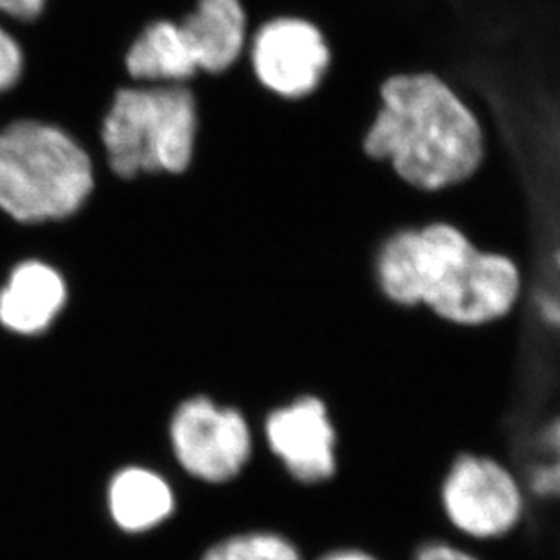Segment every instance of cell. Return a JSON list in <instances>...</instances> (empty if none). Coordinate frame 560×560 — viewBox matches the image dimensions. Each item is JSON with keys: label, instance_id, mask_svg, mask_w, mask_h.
<instances>
[{"label": "cell", "instance_id": "1", "mask_svg": "<svg viewBox=\"0 0 560 560\" xmlns=\"http://www.w3.org/2000/svg\"><path fill=\"white\" fill-rule=\"evenodd\" d=\"M375 279L386 301L420 310L463 329H480L517 313L528 290L518 260L479 248L453 222L400 226L384 238Z\"/></svg>", "mask_w": 560, "mask_h": 560}, {"label": "cell", "instance_id": "2", "mask_svg": "<svg viewBox=\"0 0 560 560\" xmlns=\"http://www.w3.org/2000/svg\"><path fill=\"white\" fill-rule=\"evenodd\" d=\"M368 159L400 183L436 195L469 183L485 166L488 137L475 109L435 73H397L378 86L362 137Z\"/></svg>", "mask_w": 560, "mask_h": 560}, {"label": "cell", "instance_id": "3", "mask_svg": "<svg viewBox=\"0 0 560 560\" xmlns=\"http://www.w3.org/2000/svg\"><path fill=\"white\" fill-rule=\"evenodd\" d=\"M92 188L90 156L59 126L21 119L0 130V210L11 219H65Z\"/></svg>", "mask_w": 560, "mask_h": 560}, {"label": "cell", "instance_id": "4", "mask_svg": "<svg viewBox=\"0 0 560 560\" xmlns=\"http://www.w3.org/2000/svg\"><path fill=\"white\" fill-rule=\"evenodd\" d=\"M197 103L184 84H145L115 93L104 117L109 166L120 177L180 173L194 155Z\"/></svg>", "mask_w": 560, "mask_h": 560}, {"label": "cell", "instance_id": "5", "mask_svg": "<svg viewBox=\"0 0 560 560\" xmlns=\"http://www.w3.org/2000/svg\"><path fill=\"white\" fill-rule=\"evenodd\" d=\"M529 502L523 475L497 453L460 450L439 477V510L464 545L510 539L526 523Z\"/></svg>", "mask_w": 560, "mask_h": 560}, {"label": "cell", "instance_id": "6", "mask_svg": "<svg viewBox=\"0 0 560 560\" xmlns=\"http://www.w3.org/2000/svg\"><path fill=\"white\" fill-rule=\"evenodd\" d=\"M248 49L257 81L282 98L307 97L334 62L326 33L302 16H276L260 24Z\"/></svg>", "mask_w": 560, "mask_h": 560}, {"label": "cell", "instance_id": "7", "mask_svg": "<svg viewBox=\"0 0 560 560\" xmlns=\"http://www.w3.org/2000/svg\"><path fill=\"white\" fill-rule=\"evenodd\" d=\"M175 457L189 475L221 485L248 463L252 435L243 416L208 399L184 402L173 417Z\"/></svg>", "mask_w": 560, "mask_h": 560}, {"label": "cell", "instance_id": "8", "mask_svg": "<svg viewBox=\"0 0 560 560\" xmlns=\"http://www.w3.org/2000/svg\"><path fill=\"white\" fill-rule=\"evenodd\" d=\"M266 435L273 453L296 480L313 485L335 474L337 435L320 400L306 397L280 408L266 422Z\"/></svg>", "mask_w": 560, "mask_h": 560}, {"label": "cell", "instance_id": "9", "mask_svg": "<svg viewBox=\"0 0 560 560\" xmlns=\"http://www.w3.org/2000/svg\"><path fill=\"white\" fill-rule=\"evenodd\" d=\"M199 71L224 73L248 49V13L243 0H197L180 21Z\"/></svg>", "mask_w": 560, "mask_h": 560}, {"label": "cell", "instance_id": "10", "mask_svg": "<svg viewBox=\"0 0 560 560\" xmlns=\"http://www.w3.org/2000/svg\"><path fill=\"white\" fill-rule=\"evenodd\" d=\"M66 284L51 266L26 260L0 290V326L19 335L43 334L66 302Z\"/></svg>", "mask_w": 560, "mask_h": 560}, {"label": "cell", "instance_id": "11", "mask_svg": "<svg viewBox=\"0 0 560 560\" xmlns=\"http://www.w3.org/2000/svg\"><path fill=\"white\" fill-rule=\"evenodd\" d=\"M126 71L144 84H184L199 73L180 22L159 19L142 27L125 57Z\"/></svg>", "mask_w": 560, "mask_h": 560}, {"label": "cell", "instance_id": "12", "mask_svg": "<svg viewBox=\"0 0 560 560\" xmlns=\"http://www.w3.org/2000/svg\"><path fill=\"white\" fill-rule=\"evenodd\" d=\"M109 515L128 534H142L164 523L175 510V495L161 475L144 468H126L108 488Z\"/></svg>", "mask_w": 560, "mask_h": 560}, {"label": "cell", "instance_id": "13", "mask_svg": "<svg viewBox=\"0 0 560 560\" xmlns=\"http://www.w3.org/2000/svg\"><path fill=\"white\" fill-rule=\"evenodd\" d=\"M528 447V460L518 471L529 499L560 502V408L532 431Z\"/></svg>", "mask_w": 560, "mask_h": 560}, {"label": "cell", "instance_id": "14", "mask_svg": "<svg viewBox=\"0 0 560 560\" xmlns=\"http://www.w3.org/2000/svg\"><path fill=\"white\" fill-rule=\"evenodd\" d=\"M202 560H302L290 540L277 534H244L222 540Z\"/></svg>", "mask_w": 560, "mask_h": 560}, {"label": "cell", "instance_id": "15", "mask_svg": "<svg viewBox=\"0 0 560 560\" xmlns=\"http://www.w3.org/2000/svg\"><path fill=\"white\" fill-rule=\"evenodd\" d=\"M26 70V54L21 40L0 21V95L11 92Z\"/></svg>", "mask_w": 560, "mask_h": 560}, {"label": "cell", "instance_id": "16", "mask_svg": "<svg viewBox=\"0 0 560 560\" xmlns=\"http://www.w3.org/2000/svg\"><path fill=\"white\" fill-rule=\"evenodd\" d=\"M411 560H485L469 545L453 539L425 540Z\"/></svg>", "mask_w": 560, "mask_h": 560}, {"label": "cell", "instance_id": "17", "mask_svg": "<svg viewBox=\"0 0 560 560\" xmlns=\"http://www.w3.org/2000/svg\"><path fill=\"white\" fill-rule=\"evenodd\" d=\"M48 0H0V19L32 24L44 15Z\"/></svg>", "mask_w": 560, "mask_h": 560}, {"label": "cell", "instance_id": "18", "mask_svg": "<svg viewBox=\"0 0 560 560\" xmlns=\"http://www.w3.org/2000/svg\"><path fill=\"white\" fill-rule=\"evenodd\" d=\"M318 560H381L378 557L372 556L364 550L357 548H346V550H335L331 553L320 557Z\"/></svg>", "mask_w": 560, "mask_h": 560}]
</instances>
